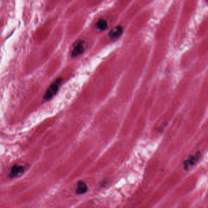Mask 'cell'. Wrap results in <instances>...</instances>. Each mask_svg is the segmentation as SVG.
<instances>
[{
	"instance_id": "obj_4",
	"label": "cell",
	"mask_w": 208,
	"mask_h": 208,
	"mask_svg": "<svg viewBox=\"0 0 208 208\" xmlns=\"http://www.w3.org/2000/svg\"><path fill=\"white\" fill-rule=\"evenodd\" d=\"M25 171L23 167L19 165H15L12 167L9 173V176L10 178H15L20 175H21Z\"/></svg>"
},
{
	"instance_id": "obj_2",
	"label": "cell",
	"mask_w": 208,
	"mask_h": 208,
	"mask_svg": "<svg viewBox=\"0 0 208 208\" xmlns=\"http://www.w3.org/2000/svg\"><path fill=\"white\" fill-rule=\"evenodd\" d=\"M201 156V154L199 151L196 152L194 155H191L189 158L183 162L184 167L185 170H187L190 167L194 165L199 160Z\"/></svg>"
},
{
	"instance_id": "obj_7",
	"label": "cell",
	"mask_w": 208,
	"mask_h": 208,
	"mask_svg": "<svg viewBox=\"0 0 208 208\" xmlns=\"http://www.w3.org/2000/svg\"><path fill=\"white\" fill-rule=\"evenodd\" d=\"M96 27L100 31H104L108 28V24L106 20L100 19L96 23Z\"/></svg>"
},
{
	"instance_id": "obj_3",
	"label": "cell",
	"mask_w": 208,
	"mask_h": 208,
	"mask_svg": "<svg viewBox=\"0 0 208 208\" xmlns=\"http://www.w3.org/2000/svg\"><path fill=\"white\" fill-rule=\"evenodd\" d=\"M84 51V42L79 40L77 42L73 47V49L71 51V55L73 58H76L81 55Z\"/></svg>"
},
{
	"instance_id": "obj_6",
	"label": "cell",
	"mask_w": 208,
	"mask_h": 208,
	"mask_svg": "<svg viewBox=\"0 0 208 208\" xmlns=\"http://www.w3.org/2000/svg\"><path fill=\"white\" fill-rule=\"evenodd\" d=\"M87 190H88V187L84 182L80 181L78 183L77 188L76 190V193L78 195L84 194L87 191Z\"/></svg>"
},
{
	"instance_id": "obj_1",
	"label": "cell",
	"mask_w": 208,
	"mask_h": 208,
	"mask_svg": "<svg viewBox=\"0 0 208 208\" xmlns=\"http://www.w3.org/2000/svg\"><path fill=\"white\" fill-rule=\"evenodd\" d=\"M62 78H58L53 83H52L50 86L47 89L46 93L44 95L43 100L44 101H48L49 100H51L58 92L59 86L62 83Z\"/></svg>"
},
{
	"instance_id": "obj_5",
	"label": "cell",
	"mask_w": 208,
	"mask_h": 208,
	"mask_svg": "<svg viewBox=\"0 0 208 208\" xmlns=\"http://www.w3.org/2000/svg\"><path fill=\"white\" fill-rule=\"evenodd\" d=\"M123 28L120 25L113 28L109 33V37L112 40L117 39L122 36L123 33Z\"/></svg>"
}]
</instances>
